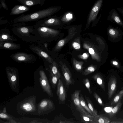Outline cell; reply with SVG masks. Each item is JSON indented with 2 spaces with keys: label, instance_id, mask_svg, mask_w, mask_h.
Wrapping results in <instances>:
<instances>
[{
  "label": "cell",
  "instance_id": "42",
  "mask_svg": "<svg viewBox=\"0 0 123 123\" xmlns=\"http://www.w3.org/2000/svg\"><path fill=\"white\" fill-rule=\"evenodd\" d=\"M112 109L110 107H106L104 109L105 111L108 112H110Z\"/></svg>",
  "mask_w": 123,
  "mask_h": 123
},
{
  "label": "cell",
  "instance_id": "2",
  "mask_svg": "<svg viewBox=\"0 0 123 123\" xmlns=\"http://www.w3.org/2000/svg\"><path fill=\"white\" fill-rule=\"evenodd\" d=\"M60 7L51 6L26 14H22L14 19L13 23L38 21L51 16L59 9Z\"/></svg>",
  "mask_w": 123,
  "mask_h": 123
},
{
  "label": "cell",
  "instance_id": "13",
  "mask_svg": "<svg viewBox=\"0 0 123 123\" xmlns=\"http://www.w3.org/2000/svg\"><path fill=\"white\" fill-rule=\"evenodd\" d=\"M60 63L66 84L68 85L74 84L75 82L69 69L62 62Z\"/></svg>",
  "mask_w": 123,
  "mask_h": 123
},
{
  "label": "cell",
  "instance_id": "40",
  "mask_svg": "<svg viewBox=\"0 0 123 123\" xmlns=\"http://www.w3.org/2000/svg\"><path fill=\"white\" fill-rule=\"evenodd\" d=\"M89 56V55L88 53H83L82 55H79V57L83 59H87Z\"/></svg>",
  "mask_w": 123,
  "mask_h": 123
},
{
  "label": "cell",
  "instance_id": "33",
  "mask_svg": "<svg viewBox=\"0 0 123 123\" xmlns=\"http://www.w3.org/2000/svg\"><path fill=\"white\" fill-rule=\"evenodd\" d=\"M73 18V14L70 12H68L64 15L61 19V20L64 22H68L71 21Z\"/></svg>",
  "mask_w": 123,
  "mask_h": 123
},
{
  "label": "cell",
  "instance_id": "19",
  "mask_svg": "<svg viewBox=\"0 0 123 123\" xmlns=\"http://www.w3.org/2000/svg\"><path fill=\"white\" fill-rule=\"evenodd\" d=\"M31 7L24 5H16L11 9L10 15L21 14L29 11Z\"/></svg>",
  "mask_w": 123,
  "mask_h": 123
},
{
  "label": "cell",
  "instance_id": "16",
  "mask_svg": "<svg viewBox=\"0 0 123 123\" xmlns=\"http://www.w3.org/2000/svg\"><path fill=\"white\" fill-rule=\"evenodd\" d=\"M108 20L112 21L123 27V22L114 8L111 10L107 17Z\"/></svg>",
  "mask_w": 123,
  "mask_h": 123
},
{
  "label": "cell",
  "instance_id": "1",
  "mask_svg": "<svg viewBox=\"0 0 123 123\" xmlns=\"http://www.w3.org/2000/svg\"><path fill=\"white\" fill-rule=\"evenodd\" d=\"M14 23L11 28L12 31L21 40L39 44L42 43L34 34V26L27 25L25 22Z\"/></svg>",
  "mask_w": 123,
  "mask_h": 123
},
{
  "label": "cell",
  "instance_id": "12",
  "mask_svg": "<svg viewBox=\"0 0 123 123\" xmlns=\"http://www.w3.org/2000/svg\"><path fill=\"white\" fill-rule=\"evenodd\" d=\"M56 93L58 98L59 104H64L66 99V93L63 82L60 79L57 85Z\"/></svg>",
  "mask_w": 123,
  "mask_h": 123
},
{
  "label": "cell",
  "instance_id": "38",
  "mask_svg": "<svg viewBox=\"0 0 123 123\" xmlns=\"http://www.w3.org/2000/svg\"><path fill=\"white\" fill-rule=\"evenodd\" d=\"M0 8L2 7L6 10L8 11V8L5 2L3 0H0Z\"/></svg>",
  "mask_w": 123,
  "mask_h": 123
},
{
  "label": "cell",
  "instance_id": "35",
  "mask_svg": "<svg viewBox=\"0 0 123 123\" xmlns=\"http://www.w3.org/2000/svg\"><path fill=\"white\" fill-rule=\"evenodd\" d=\"M82 82L88 90L89 93L91 94L92 93L90 86V81L88 78H84L82 81Z\"/></svg>",
  "mask_w": 123,
  "mask_h": 123
},
{
  "label": "cell",
  "instance_id": "30",
  "mask_svg": "<svg viewBox=\"0 0 123 123\" xmlns=\"http://www.w3.org/2000/svg\"><path fill=\"white\" fill-rule=\"evenodd\" d=\"M73 62L74 67L75 70L78 71H81L83 62L78 61L74 59H73Z\"/></svg>",
  "mask_w": 123,
  "mask_h": 123
},
{
  "label": "cell",
  "instance_id": "5",
  "mask_svg": "<svg viewBox=\"0 0 123 123\" xmlns=\"http://www.w3.org/2000/svg\"><path fill=\"white\" fill-rule=\"evenodd\" d=\"M9 85L12 90L17 94L19 92V72L16 68L7 67L5 68Z\"/></svg>",
  "mask_w": 123,
  "mask_h": 123
},
{
  "label": "cell",
  "instance_id": "39",
  "mask_svg": "<svg viewBox=\"0 0 123 123\" xmlns=\"http://www.w3.org/2000/svg\"><path fill=\"white\" fill-rule=\"evenodd\" d=\"M73 47L75 49H78L80 48V44L76 42H73L72 44Z\"/></svg>",
  "mask_w": 123,
  "mask_h": 123
},
{
  "label": "cell",
  "instance_id": "44",
  "mask_svg": "<svg viewBox=\"0 0 123 123\" xmlns=\"http://www.w3.org/2000/svg\"><path fill=\"white\" fill-rule=\"evenodd\" d=\"M8 22V21L7 20H2V21H0V25L5 24L7 23Z\"/></svg>",
  "mask_w": 123,
  "mask_h": 123
},
{
  "label": "cell",
  "instance_id": "43",
  "mask_svg": "<svg viewBox=\"0 0 123 123\" xmlns=\"http://www.w3.org/2000/svg\"><path fill=\"white\" fill-rule=\"evenodd\" d=\"M116 8L123 15V8H119L117 7Z\"/></svg>",
  "mask_w": 123,
  "mask_h": 123
},
{
  "label": "cell",
  "instance_id": "4",
  "mask_svg": "<svg viewBox=\"0 0 123 123\" xmlns=\"http://www.w3.org/2000/svg\"><path fill=\"white\" fill-rule=\"evenodd\" d=\"M34 27V34L42 43L50 41L59 33L58 31L48 27L36 24Z\"/></svg>",
  "mask_w": 123,
  "mask_h": 123
},
{
  "label": "cell",
  "instance_id": "26",
  "mask_svg": "<svg viewBox=\"0 0 123 123\" xmlns=\"http://www.w3.org/2000/svg\"><path fill=\"white\" fill-rule=\"evenodd\" d=\"M85 98L87 103L88 107L92 112L93 115L95 117L97 116L98 115L97 111L94 108L92 101L86 95H85Z\"/></svg>",
  "mask_w": 123,
  "mask_h": 123
},
{
  "label": "cell",
  "instance_id": "10",
  "mask_svg": "<svg viewBox=\"0 0 123 123\" xmlns=\"http://www.w3.org/2000/svg\"><path fill=\"white\" fill-rule=\"evenodd\" d=\"M51 16L38 21L35 24L38 25L50 27L60 25L61 22L58 18Z\"/></svg>",
  "mask_w": 123,
  "mask_h": 123
},
{
  "label": "cell",
  "instance_id": "15",
  "mask_svg": "<svg viewBox=\"0 0 123 123\" xmlns=\"http://www.w3.org/2000/svg\"><path fill=\"white\" fill-rule=\"evenodd\" d=\"M103 0H98L94 5L89 15L88 20L89 24L96 18L98 12L102 5Z\"/></svg>",
  "mask_w": 123,
  "mask_h": 123
},
{
  "label": "cell",
  "instance_id": "20",
  "mask_svg": "<svg viewBox=\"0 0 123 123\" xmlns=\"http://www.w3.org/2000/svg\"><path fill=\"white\" fill-rule=\"evenodd\" d=\"M23 5L31 7L36 5L42 6L46 0H16Z\"/></svg>",
  "mask_w": 123,
  "mask_h": 123
},
{
  "label": "cell",
  "instance_id": "25",
  "mask_svg": "<svg viewBox=\"0 0 123 123\" xmlns=\"http://www.w3.org/2000/svg\"><path fill=\"white\" fill-rule=\"evenodd\" d=\"M110 120L108 118L102 115H98L95 117L94 123H109Z\"/></svg>",
  "mask_w": 123,
  "mask_h": 123
},
{
  "label": "cell",
  "instance_id": "11",
  "mask_svg": "<svg viewBox=\"0 0 123 123\" xmlns=\"http://www.w3.org/2000/svg\"><path fill=\"white\" fill-rule=\"evenodd\" d=\"M80 92V90H76L74 91L71 96L72 100L77 110L80 112V113L90 115L80 104L79 99V95Z\"/></svg>",
  "mask_w": 123,
  "mask_h": 123
},
{
  "label": "cell",
  "instance_id": "31",
  "mask_svg": "<svg viewBox=\"0 0 123 123\" xmlns=\"http://www.w3.org/2000/svg\"><path fill=\"white\" fill-rule=\"evenodd\" d=\"M122 104V101H120L112 109L111 111L110 112V115L111 117L116 113L120 108Z\"/></svg>",
  "mask_w": 123,
  "mask_h": 123
},
{
  "label": "cell",
  "instance_id": "17",
  "mask_svg": "<svg viewBox=\"0 0 123 123\" xmlns=\"http://www.w3.org/2000/svg\"><path fill=\"white\" fill-rule=\"evenodd\" d=\"M20 44L13 42L4 41L0 42V49H3L17 50L21 48Z\"/></svg>",
  "mask_w": 123,
  "mask_h": 123
},
{
  "label": "cell",
  "instance_id": "32",
  "mask_svg": "<svg viewBox=\"0 0 123 123\" xmlns=\"http://www.w3.org/2000/svg\"><path fill=\"white\" fill-rule=\"evenodd\" d=\"M96 69V67L93 66H90L86 68L82 73L83 75H87L94 72Z\"/></svg>",
  "mask_w": 123,
  "mask_h": 123
},
{
  "label": "cell",
  "instance_id": "34",
  "mask_svg": "<svg viewBox=\"0 0 123 123\" xmlns=\"http://www.w3.org/2000/svg\"><path fill=\"white\" fill-rule=\"evenodd\" d=\"M110 36L111 37L115 38L117 37L119 32L117 30L113 28H110L108 30Z\"/></svg>",
  "mask_w": 123,
  "mask_h": 123
},
{
  "label": "cell",
  "instance_id": "7",
  "mask_svg": "<svg viewBox=\"0 0 123 123\" xmlns=\"http://www.w3.org/2000/svg\"><path fill=\"white\" fill-rule=\"evenodd\" d=\"M10 57L13 60L20 62L31 63L36 60L34 55L23 52H18L12 54Z\"/></svg>",
  "mask_w": 123,
  "mask_h": 123
},
{
  "label": "cell",
  "instance_id": "27",
  "mask_svg": "<svg viewBox=\"0 0 123 123\" xmlns=\"http://www.w3.org/2000/svg\"><path fill=\"white\" fill-rule=\"evenodd\" d=\"M0 118L6 119L8 121L14 119V118L12 116L7 113L6 111V108L4 107L2 110L0 111Z\"/></svg>",
  "mask_w": 123,
  "mask_h": 123
},
{
  "label": "cell",
  "instance_id": "24",
  "mask_svg": "<svg viewBox=\"0 0 123 123\" xmlns=\"http://www.w3.org/2000/svg\"><path fill=\"white\" fill-rule=\"evenodd\" d=\"M81 121L86 123H94L95 117L93 115L80 113Z\"/></svg>",
  "mask_w": 123,
  "mask_h": 123
},
{
  "label": "cell",
  "instance_id": "8",
  "mask_svg": "<svg viewBox=\"0 0 123 123\" xmlns=\"http://www.w3.org/2000/svg\"><path fill=\"white\" fill-rule=\"evenodd\" d=\"M43 68H42L39 71L40 76L39 80L40 84L43 92L46 93L50 97H52L53 96V93L47 76L44 70L43 69Z\"/></svg>",
  "mask_w": 123,
  "mask_h": 123
},
{
  "label": "cell",
  "instance_id": "14",
  "mask_svg": "<svg viewBox=\"0 0 123 123\" xmlns=\"http://www.w3.org/2000/svg\"><path fill=\"white\" fill-rule=\"evenodd\" d=\"M18 40L17 39L11 34L8 29L4 28L0 31V42L4 41L13 42Z\"/></svg>",
  "mask_w": 123,
  "mask_h": 123
},
{
  "label": "cell",
  "instance_id": "37",
  "mask_svg": "<svg viewBox=\"0 0 123 123\" xmlns=\"http://www.w3.org/2000/svg\"><path fill=\"white\" fill-rule=\"evenodd\" d=\"M93 95L95 98L98 104L101 106H104V104L101 98L95 92H94L93 93Z\"/></svg>",
  "mask_w": 123,
  "mask_h": 123
},
{
  "label": "cell",
  "instance_id": "22",
  "mask_svg": "<svg viewBox=\"0 0 123 123\" xmlns=\"http://www.w3.org/2000/svg\"><path fill=\"white\" fill-rule=\"evenodd\" d=\"M49 73V80L50 83L52 87L55 89L57 81L59 80L60 77L55 75L48 69H47Z\"/></svg>",
  "mask_w": 123,
  "mask_h": 123
},
{
  "label": "cell",
  "instance_id": "6",
  "mask_svg": "<svg viewBox=\"0 0 123 123\" xmlns=\"http://www.w3.org/2000/svg\"><path fill=\"white\" fill-rule=\"evenodd\" d=\"M55 109L54 104L51 99L44 98L37 104V110L32 115L41 116L50 113Z\"/></svg>",
  "mask_w": 123,
  "mask_h": 123
},
{
  "label": "cell",
  "instance_id": "23",
  "mask_svg": "<svg viewBox=\"0 0 123 123\" xmlns=\"http://www.w3.org/2000/svg\"><path fill=\"white\" fill-rule=\"evenodd\" d=\"M83 47L86 49L88 50L89 53L91 55L92 58L97 61H99L100 60V58L98 54L95 52L94 49L86 44H83Z\"/></svg>",
  "mask_w": 123,
  "mask_h": 123
},
{
  "label": "cell",
  "instance_id": "36",
  "mask_svg": "<svg viewBox=\"0 0 123 123\" xmlns=\"http://www.w3.org/2000/svg\"><path fill=\"white\" fill-rule=\"evenodd\" d=\"M123 95V94H121L119 93L112 99L111 103V105H112L118 102Z\"/></svg>",
  "mask_w": 123,
  "mask_h": 123
},
{
  "label": "cell",
  "instance_id": "18",
  "mask_svg": "<svg viewBox=\"0 0 123 123\" xmlns=\"http://www.w3.org/2000/svg\"><path fill=\"white\" fill-rule=\"evenodd\" d=\"M117 80L116 77L112 76L109 79L108 83V97L110 99L114 94L116 88Z\"/></svg>",
  "mask_w": 123,
  "mask_h": 123
},
{
  "label": "cell",
  "instance_id": "28",
  "mask_svg": "<svg viewBox=\"0 0 123 123\" xmlns=\"http://www.w3.org/2000/svg\"><path fill=\"white\" fill-rule=\"evenodd\" d=\"M49 70L54 75L60 78L61 75L56 62L53 61L51 65L49 66Z\"/></svg>",
  "mask_w": 123,
  "mask_h": 123
},
{
  "label": "cell",
  "instance_id": "46",
  "mask_svg": "<svg viewBox=\"0 0 123 123\" xmlns=\"http://www.w3.org/2000/svg\"><path fill=\"white\" fill-rule=\"evenodd\" d=\"M119 93L121 94H123V90L121 91Z\"/></svg>",
  "mask_w": 123,
  "mask_h": 123
},
{
  "label": "cell",
  "instance_id": "47",
  "mask_svg": "<svg viewBox=\"0 0 123 123\" xmlns=\"http://www.w3.org/2000/svg\"><path fill=\"white\" fill-rule=\"evenodd\" d=\"M3 0V1H5V0Z\"/></svg>",
  "mask_w": 123,
  "mask_h": 123
},
{
  "label": "cell",
  "instance_id": "29",
  "mask_svg": "<svg viewBox=\"0 0 123 123\" xmlns=\"http://www.w3.org/2000/svg\"><path fill=\"white\" fill-rule=\"evenodd\" d=\"M80 96L79 97V100L82 107L91 115H93L92 112L89 108L88 105L86 104L82 94H80Z\"/></svg>",
  "mask_w": 123,
  "mask_h": 123
},
{
  "label": "cell",
  "instance_id": "45",
  "mask_svg": "<svg viewBox=\"0 0 123 123\" xmlns=\"http://www.w3.org/2000/svg\"><path fill=\"white\" fill-rule=\"evenodd\" d=\"M118 122H116L115 123H123V119H121L119 121H118Z\"/></svg>",
  "mask_w": 123,
  "mask_h": 123
},
{
  "label": "cell",
  "instance_id": "3",
  "mask_svg": "<svg viewBox=\"0 0 123 123\" xmlns=\"http://www.w3.org/2000/svg\"><path fill=\"white\" fill-rule=\"evenodd\" d=\"M37 97L32 95L26 98L17 104V112L21 115L33 114L37 109Z\"/></svg>",
  "mask_w": 123,
  "mask_h": 123
},
{
  "label": "cell",
  "instance_id": "9",
  "mask_svg": "<svg viewBox=\"0 0 123 123\" xmlns=\"http://www.w3.org/2000/svg\"><path fill=\"white\" fill-rule=\"evenodd\" d=\"M29 48L32 51L49 63H52L54 61L43 46L33 44L30 45Z\"/></svg>",
  "mask_w": 123,
  "mask_h": 123
},
{
  "label": "cell",
  "instance_id": "41",
  "mask_svg": "<svg viewBox=\"0 0 123 123\" xmlns=\"http://www.w3.org/2000/svg\"><path fill=\"white\" fill-rule=\"evenodd\" d=\"M112 64L114 66L117 68L119 67V65L118 62L117 61H113L112 62Z\"/></svg>",
  "mask_w": 123,
  "mask_h": 123
},
{
  "label": "cell",
  "instance_id": "21",
  "mask_svg": "<svg viewBox=\"0 0 123 123\" xmlns=\"http://www.w3.org/2000/svg\"><path fill=\"white\" fill-rule=\"evenodd\" d=\"M91 78L97 82L104 91H105L104 80L103 77L99 74L97 73L92 76Z\"/></svg>",
  "mask_w": 123,
  "mask_h": 123
}]
</instances>
